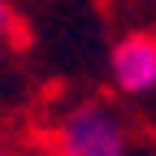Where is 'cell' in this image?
Here are the masks:
<instances>
[{"label": "cell", "mask_w": 156, "mask_h": 156, "mask_svg": "<svg viewBox=\"0 0 156 156\" xmlns=\"http://www.w3.org/2000/svg\"><path fill=\"white\" fill-rule=\"evenodd\" d=\"M35 152L39 156H134L139 130L122 104L104 95H83V100L56 104L48 113Z\"/></svg>", "instance_id": "6da1fadb"}, {"label": "cell", "mask_w": 156, "mask_h": 156, "mask_svg": "<svg viewBox=\"0 0 156 156\" xmlns=\"http://www.w3.org/2000/svg\"><path fill=\"white\" fill-rule=\"evenodd\" d=\"M17 39H22V22H17V13L5 5V0H0V78H5V69L13 65Z\"/></svg>", "instance_id": "3957f363"}, {"label": "cell", "mask_w": 156, "mask_h": 156, "mask_svg": "<svg viewBox=\"0 0 156 156\" xmlns=\"http://www.w3.org/2000/svg\"><path fill=\"white\" fill-rule=\"evenodd\" d=\"M0 156H35L26 143H17V139H9V134H0Z\"/></svg>", "instance_id": "277c9868"}, {"label": "cell", "mask_w": 156, "mask_h": 156, "mask_svg": "<svg viewBox=\"0 0 156 156\" xmlns=\"http://www.w3.org/2000/svg\"><path fill=\"white\" fill-rule=\"evenodd\" d=\"M108 83L122 100H147L156 91V35L130 26L108 48Z\"/></svg>", "instance_id": "7a4b0ae2"}]
</instances>
